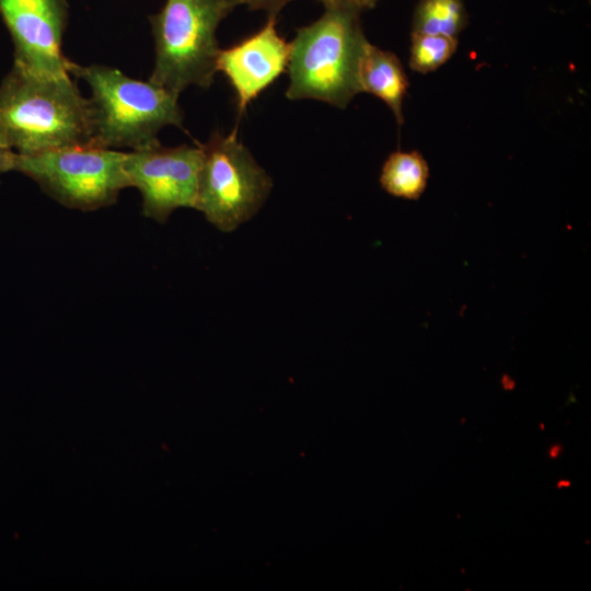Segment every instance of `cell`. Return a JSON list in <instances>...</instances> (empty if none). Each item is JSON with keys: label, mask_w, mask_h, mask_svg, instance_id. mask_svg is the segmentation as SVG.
<instances>
[{"label": "cell", "mask_w": 591, "mask_h": 591, "mask_svg": "<svg viewBox=\"0 0 591 591\" xmlns=\"http://www.w3.org/2000/svg\"><path fill=\"white\" fill-rule=\"evenodd\" d=\"M563 453V445L559 444V443H555L553 445H551L549 450H548V456L551 459H557Z\"/></svg>", "instance_id": "e0dca14e"}, {"label": "cell", "mask_w": 591, "mask_h": 591, "mask_svg": "<svg viewBox=\"0 0 591 591\" xmlns=\"http://www.w3.org/2000/svg\"><path fill=\"white\" fill-rule=\"evenodd\" d=\"M466 22L464 0H419L413 16L412 33L456 38Z\"/></svg>", "instance_id": "7c38bea8"}, {"label": "cell", "mask_w": 591, "mask_h": 591, "mask_svg": "<svg viewBox=\"0 0 591 591\" xmlns=\"http://www.w3.org/2000/svg\"><path fill=\"white\" fill-rule=\"evenodd\" d=\"M67 0H0V14L14 46V66L44 76L70 74L61 50Z\"/></svg>", "instance_id": "ba28073f"}, {"label": "cell", "mask_w": 591, "mask_h": 591, "mask_svg": "<svg viewBox=\"0 0 591 591\" xmlns=\"http://www.w3.org/2000/svg\"><path fill=\"white\" fill-rule=\"evenodd\" d=\"M409 67L419 73L432 72L456 51L457 38L439 34L412 33Z\"/></svg>", "instance_id": "4fadbf2b"}, {"label": "cell", "mask_w": 591, "mask_h": 591, "mask_svg": "<svg viewBox=\"0 0 591 591\" xmlns=\"http://www.w3.org/2000/svg\"><path fill=\"white\" fill-rule=\"evenodd\" d=\"M14 158L15 152L0 146V179L4 173L13 171Z\"/></svg>", "instance_id": "9a60e30c"}, {"label": "cell", "mask_w": 591, "mask_h": 591, "mask_svg": "<svg viewBox=\"0 0 591 591\" xmlns=\"http://www.w3.org/2000/svg\"><path fill=\"white\" fill-rule=\"evenodd\" d=\"M324 13L297 31L288 61L289 100H317L345 108L360 93L359 65L368 39L361 10L349 0L323 2Z\"/></svg>", "instance_id": "7a4b0ae2"}, {"label": "cell", "mask_w": 591, "mask_h": 591, "mask_svg": "<svg viewBox=\"0 0 591 591\" xmlns=\"http://www.w3.org/2000/svg\"><path fill=\"white\" fill-rule=\"evenodd\" d=\"M570 486V480H558L557 483V488H564V487H569Z\"/></svg>", "instance_id": "ac0fdd59"}, {"label": "cell", "mask_w": 591, "mask_h": 591, "mask_svg": "<svg viewBox=\"0 0 591 591\" xmlns=\"http://www.w3.org/2000/svg\"><path fill=\"white\" fill-rule=\"evenodd\" d=\"M126 152L96 146H73L35 154H16L13 171L35 181L59 204L92 211L113 205L130 187Z\"/></svg>", "instance_id": "5b68a950"}, {"label": "cell", "mask_w": 591, "mask_h": 591, "mask_svg": "<svg viewBox=\"0 0 591 591\" xmlns=\"http://www.w3.org/2000/svg\"><path fill=\"white\" fill-rule=\"evenodd\" d=\"M292 0H245L244 4L247 5L250 10H264L269 15L277 16L279 11ZM322 3L327 0H318Z\"/></svg>", "instance_id": "5bb4252c"}, {"label": "cell", "mask_w": 591, "mask_h": 591, "mask_svg": "<svg viewBox=\"0 0 591 591\" xmlns=\"http://www.w3.org/2000/svg\"><path fill=\"white\" fill-rule=\"evenodd\" d=\"M276 18L269 15L258 32L218 54L217 71L233 88L240 114L287 70L290 43L277 32Z\"/></svg>", "instance_id": "9c48e42d"}, {"label": "cell", "mask_w": 591, "mask_h": 591, "mask_svg": "<svg viewBox=\"0 0 591 591\" xmlns=\"http://www.w3.org/2000/svg\"><path fill=\"white\" fill-rule=\"evenodd\" d=\"M69 72L84 80L92 92V146L134 150L157 141L165 126L183 128L178 96L164 88L102 65L71 61Z\"/></svg>", "instance_id": "3957f363"}, {"label": "cell", "mask_w": 591, "mask_h": 591, "mask_svg": "<svg viewBox=\"0 0 591 591\" xmlns=\"http://www.w3.org/2000/svg\"><path fill=\"white\" fill-rule=\"evenodd\" d=\"M361 11L364 9H372L375 7L378 0H349Z\"/></svg>", "instance_id": "2e32d148"}, {"label": "cell", "mask_w": 591, "mask_h": 591, "mask_svg": "<svg viewBox=\"0 0 591 591\" xmlns=\"http://www.w3.org/2000/svg\"><path fill=\"white\" fill-rule=\"evenodd\" d=\"M202 164V148L164 147L159 140L126 152L130 187L142 197V215L164 223L178 208H195Z\"/></svg>", "instance_id": "52a82bcc"}, {"label": "cell", "mask_w": 591, "mask_h": 591, "mask_svg": "<svg viewBox=\"0 0 591 591\" xmlns=\"http://www.w3.org/2000/svg\"><path fill=\"white\" fill-rule=\"evenodd\" d=\"M93 109L70 74L44 76L18 66L0 84V146L27 155L92 146Z\"/></svg>", "instance_id": "6da1fadb"}, {"label": "cell", "mask_w": 591, "mask_h": 591, "mask_svg": "<svg viewBox=\"0 0 591 591\" xmlns=\"http://www.w3.org/2000/svg\"><path fill=\"white\" fill-rule=\"evenodd\" d=\"M201 148L195 209L218 230L231 232L260 209L271 178L239 140L236 127L225 136L215 132Z\"/></svg>", "instance_id": "8992f818"}, {"label": "cell", "mask_w": 591, "mask_h": 591, "mask_svg": "<svg viewBox=\"0 0 591 591\" xmlns=\"http://www.w3.org/2000/svg\"><path fill=\"white\" fill-rule=\"evenodd\" d=\"M245 0H166L150 16L155 60L149 81L178 96L186 88H209L217 72V28Z\"/></svg>", "instance_id": "277c9868"}, {"label": "cell", "mask_w": 591, "mask_h": 591, "mask_svg": "<svg viewBox=\"0 0 591 591\" xmlns=\"http://www.w3.org/2000/svg\"><path fill=\"white\" fill-rule=\"evenodd\" d=\"M358 76L360 91L381 99L393 112L397 124L402 125L408 79L397 56L368 42L360 59Z\"/></svg>", "instance_id": "30bf717a"}, {"label": "cell", "mask_w": 591, "mask_h": 591, "mask_svg": "<svg viewBox=\"0 0 591 591\" xmlns=\"http://www.w3.org/2000/svg\"><path fill=\"white\" fill-rule=\"evenodd\" d=\"M428 177V164L419 152L395 151L382 166L380 184L390 195L417 199L424 193Z\"/></svg>", "instance_id": "8fae6325"}]
</instances>
